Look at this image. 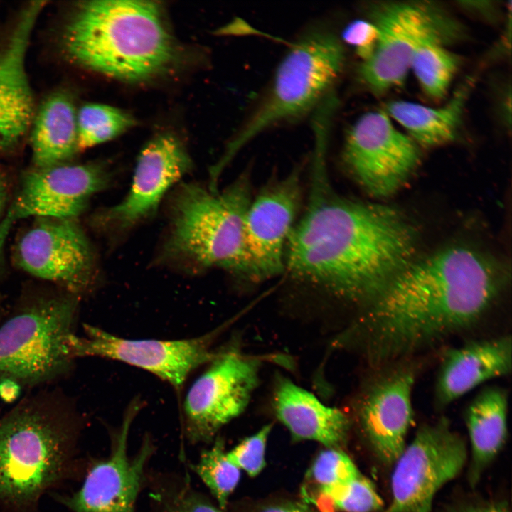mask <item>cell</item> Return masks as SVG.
Instances as JSON below:
<instances>
[{"mask_svg": "<svg viewBox=\"0 0 512 512\" xmlns=\"http://www.w3.org/2000/svg\"><path fill=\"white\" fill-rule=\"evenodd\" d=\"M305 213L294 226L285 270L296 279L364 307L410 262L415 233L387 206L346 198L313 168Z\"/></svg>", "mask_w": 512, "mask_h": 512, "instance_id": "cell-1", "label": "cell"}, {"mask_svg": "<svg viewBox=\"0 0 512 512\" xmlns=\"http://www.w3.org/2000/svg\"><path fill=\"white\" fill-rule=\"evenodd\" d=\"M500 274L466 247L410 262L358 314L348 338L361 341L373 364H385L466 329L489 309Z\"/></svg>", "mask_w": 512, "mask_h": 512, "instance_id": "cell-2", "label": "cell"}, {"mask_svg": "<svg viewBox=\"0 0 512 512\" xmlns=\"http://www.w3.org/2000/svg\"><path fill=\"white\" fill-rule=\"evenodd\" d=\"M65 55L85 68L125 82H141L169 68L176 47L154 1L79 3L62 33Z\"/></svg>", "mask_w": 512, "mask_h": 512, "instance_id": "cell-3", "label": "cell"}, {"mask_svg": "<svg viewBox=\"0 0 512 512\" xmlns=\"http://www.w3.org/2000/svg\"><path fill=\"white\" fill-rule=\"evenodd\" d=\"M73 404L42 390L0 415V501H33L58 479L76 430Z\"/></svg>", "mask_w": 512, "mask_h": 512, "instance_id": "cell-4", "label": "cell"}, {"mask_svg": "<svg viewBox=\"0 0 512 512\" xmlns=\"http://www.w3.org/2000/svg\"><path fill=\"white\" fill-rule=\"evenodd\" d=\"M79 302L59 288L21 294L0 322V385L33 388L68 375Z\"/></svg>", "mask_w": 512, "mask_h": 512, "instance_id": "cell-5", "label": "cell"}, {"mask_svg": "<svg viewBox=\"0 0 512 512\" xmlns=\"http://www.w3.org/2000/svg\"><path fill=\"white\" fill-rule=\"evenodd\" d=\"M251 200L245 175L221 192L195 183L183 185L171 202L164 257L241 274L244 224Z\"/></svg>", "mask_w": 512, "mask_h": 512, "instance_id": "cell-6", "label": "cell"}, {"mask_svg": "<svg viewBox=\"0 0 512 512\" xmlns=\"http://www.w3.org/2000/svg\"><path fill=\"white\" fill-rule=\"evenodd\" d=\"M343 63V46L329 32L315 31L298 41L280 62L267 95L228 144L213 171L220 174L243 146L265 129L321 102L331 94Z\"/></svg>", "mask_w": 512, "mask_h": 512, "instance_id": "cell-7", "label": "cell"}, {"mask_svg": "<svg viewBox=\"0 0 512 512\" xmlns=\"http://www.w3.org/2000/svg\"><path fill=\"white\" fill-rule=\"evenodd\" d=\"M369 13L379 37L373 55L361 65L359 75L376 93L403 82L412 55L422 43L432 38L450 42L461 34L458 23L429 2H380Z\"/></svg>", "mask_w": 512, "mask_h": 512, "instance_id": "cell-8", "label": "cell"}, {"mask_svg": "<svg viewBox=\"0 0 512 512\" xmlns=\"http://www.w3.org/2000/svg\"><path fill=\"white\" fill-rule=\"evenodd\" d=\"M466 445L444 419L422 426L394 463L385 512H431L437 493L464 469Z\"/></svg>", "mask_w": 512, "mask_h": 512, "instance_id": "cell-9", "label": "cell"}, {"mask_svg": "<svg viewBox=\"0 0 512 512\" xmlns=\"http://www.w3.org/2000/svg\"><path fill=\"white\" fill-rule=\"evenodd\" d=\"M260 362L233 347L215 352L188 390L185 428L193 442L211 439L247 406L259 382Z\"/></svg>", "mask_w": 512, "mask_h": 512, "instance_id": "cell-10", "label": "cell"}, {"mask_svg": "<svg viewBox=\"0 0 512 512\" xmlns=\"http://www.w3.org/2000/svg\"><path fill=\"white\" fill-rule=\"evenodd\" d=\"M109 178L107 171L97 163L34 167L26 172L0 220V271L5 242L16 222L30 217L76 218L91 196L107 186Z\"/></svg>", "mask_w": 512, "mask_h": 512, "instance_id": "cell-11", "label": "cell"}, {"mask_svg": "<svg viewBox=\"0 0 512 512\" xmlns=\"http://www.w3.org/2000/svg\"><path fill=\"white\" fill-rule=\"evenodd\" d=\"M76 218H38L18 240L17 265L80 298L95 284V257Z\"/></svg>", "mask_w": 512, "mask_h": 512, "instance_id": "cell-12", "label": "cell"}, {"mask_svg": "<svg viewBox=\"0 0 512 512\" xmlns=\"http://www.w3.org/2000/svg\"><path fill=\"white\" fill-rule=\"evenodd\" d=\"M217 332L181 340L128 339L85 324L83 336L70 337V348L74 359L96 356L121 361L149 371L179 390L195 369L215 356L210 346Z\"/></svg>", "mask_w": 512, "mask_h": 512, "instance_id": "cell-13", "label": "cell"}, {"mask_svg": "<svg viewBox=\"0 0 512 512\" xmlns=\"http://www.w3.org/2000/svg\"><path fill=\"white\" fill-rule=\"evenodd\" d=\"M343 159L368 193L384 197L407 179L420 162V151L385 112L374 111L361 116L349 129Z\"/></svg>", "mask_w": 512, "mask_h": 512, "instance_id": "cell-14", "label": "cell"}, {"mask_svg": "<svg viewBox=\"0 0 512 512\" xmlns=\"http://www.w3.org/2000/svg\"><path fill=\"white\" fill-rule=\"evenodd\" d=\"M301 196L300 171L295 169L252 198L244 224L242 275L262 280L285 270L287 242Z\"/></svg>", "mask_w": 512, "mask_h": 512, "instance_id": "cell-15", "label": "cell"}, {"mask_svg": "<svg viewBox=\"0 0 512 512\" xmlns=\"http://www.w3.org/2000/svg\"><path fill=\"white\" fill-rule=\"evenodd\" d=\"M191 160L180 139L160 134L140 152L130 189L118 204L99 215L103 228L124 230L156 210L168 190L191 168Z\"/></svg>", "mask_w": 512, "mask_h": 512, "instance_id": "cell-16", "label": "cell"}, {"mask_svg": "<svg viewBox=\"0 0 512 512\" xmlns=\"http://www.w3.org/2000/svg\"><path fill=\"white\" fill-rule=\"evenodd\" d=\"M137 406L131 407L110 456L95 464L81 488L64 503L74 512H134L145 466L154 448L149 438L137 454H128V434Z\"/></svg>", "mask_w": 512, "mask_h": 512, "instance_id": "cell-17", "label": "cell"}, {"mask_svg": "<svg viewBox=\"0 0 512 512\" xmlns=\"http://www.w3.org/2000/svg\"><path fill=\"white\" fill-rule=\"evenodd\" d=\"M414 370L396 368L380 375L362 395L358 406L361 425L382 463L392 465L406 447L413 421Z\"/></svg>", "mask_w": 512, "mask_h": 512, "instance_id": "cell-18", "label": "cell"}, {"mask_svg": "<svg viewBox=\"0 0 512 512\" xmlns=\"http://www.w3.org/2000/svg\"><path fill=\"white\" fill-rule=\"evenodd\" d=\"M45 1L29 3L21 11L0 50V152L14 148L31 127L35 114L26 72V56Z\"/></svg>", "mask_w": 512, "mask_h": 512, "instance_id": "cell-19", "label": "cell"}, {"mask_svg": "<svg viewBox=\"0 0 512 512\" xmlns=\"http://www.w3.org/2000/svg\"><path fill=\"white\" fill-rule=\"evenodd\" d=\"M510 336L469 342L444 355L435 387L438 406L444 407L481 384L511 372Z\"/></svg>", "mask_w": 512, "mask_h": 512, "instance_id": "cell-20", "label": "cell"}, {"mask_svg": "<svg viewBox=\"0 0 512 512\" xmlns=\"http://www.w3.org/2000/svg\"><path fill=\"white\" fill-rule=\"evenodd\" d=\"M273 407L295 440L314 441L337 449L347 438L350 421L346 415L285 377L276 382Z\"/></svg>", "mask_w": 512, "mask_h": 512, "instance_id": "cell-21", "label": "cell"}, {"mask_svg": "<svg viewBox=\"0 0 512 512\" xmlns=\"http://www.w3.org/2000/svg\"><path fill=\"white\" fill-rule=\"evenodd\" d=\"M30 129L34 167L66 164L78 151L77 111L65 92H53L42 102Z\"/></svg>", "mask_w": 512, "mask_h": 512, "instance_id": "cell-22", "label": "cell"}, {"mask_svg": "<svg viewBox=\"0 0 512 512\" xmlns=\"http://www.w3.org/2000/svg\"><path fill=\"white\" fill-rule=\"evenodd\" d=\"M507 414V395L500 388L484 389L467 408L466 422L471 447L468 479L471 486L479 483L505 443Z\"/></svg>", "mask_w": 512, "mask_h": 512, "instance_id": "cell-23", "label": "cell"}, {"mask_svg": "<svg viewBox=\"0 0 512 512\" xmlns=\"http://www.w3.org/2000/svg\"><path fill=\"white\" fill-rule=\"evenodd\" d=\"M469 85V82L462 85L451 100L440 107L396 100L386 105L385 112L407 131L416 144L425 146L442 145L456 137Z\"/></svg>", "mask_w": 512, "mask_h": 512, "instance_id": "cell-24", "label": "cell"}, {"mask_svg": "<svg viewBox=\"0 0 512 512\" xmlns=\"http://www.w3.org/2000/svg\"><path fill=\"white\" fill-rule=\"evenodd\" d=\"M447 42L432 38L422 43L415 51L410 63L422 90L434 99L442 97L459 67V58L447 50Z\"/></svg>", "mask_w": 512, "mask_h": 512, "instance_id": "cell-25", "label": "cell"}, {"mask_svg": "<svg viewBox=\"0 0 512 512\" xmlns=\"http://www.w3.org/2000/svg\"><path fill=\"white\" fill-rule=\"evenodd\" d=\"M134 124V119L121 110L103 104H86L77 111L78 150L110 141Z\"/></svg>", "mask_w": 512, "mask_h": 512, "instance_id": "cell-26", "label": "cell"}, {"mask_svg": "<svg viewBox=\"0 0 512 512\" xmlns=\"http://www.w3.org/2000/svg\"><path fill=\"white\" fill-rule=\"evenodd\" d=\"M193 469L219 506L225 508L238 484L240 470L228 459L223 442L217 441L210 449L203 451Z\"/></svg>", "mask_w": 512, "mask_h": 512, "instance_id": "cell-27", "label": "cell"}, {"mask_svg": "<svg viewBox=\"0 0 512 512\" xmlns=\"http://www.w3.org/2000/svg\"><path fill=\"white\" fill-rule=\"evenodd\" d=\"M320 491L336 509L343 512H375L383 506L373 483L361 474L350 483L320 488Z\"/></svg>", "mask_w": 512, "mask_h": 512, "instance_id": "cell-28", "label": "cell"}, {"mask_svg": "<svg viewBox=\"0 0 512 512\" xmlns=\"http://www.w3.org/2000/svg\"><path fill=\"white\" fill-rule=\"evenodd\" d=\"M311 475L320 488L350 483L361 474L351 459L338 449H327L316 457Z\"/></svg>", "mask_w": 512, "mask_h": 512, "instance_id": "cell-29", "label": "cell"}, {"mask_svg": "<svg viewBox=\"0 0 512 512\" xmlns=\"http://www.w3.org/2000/svg\"><path fill=\"white\" fill-rule=\"evenodd\" d=\"M271 428V425L264 426L227 452L230 462L250 476L259 474L265 466V448Z\"/></svg>", "mask_w": 512, "mask_h": 512, "instance_id": "cell-30", "label": "cell"}, {"mask_svg": "<svg viewBox=\"0 0 512 512\" xmlns=\"http://www.w3.org/2000/svg\"><path fill=\"white\" fill-rule=\"evenodd\" d=\"M158 497L161 512H223L187 484L166 488Z\"/></svg>", "mask_w": 512, "mask_h": 512, "instance_id": "cell-31", "label": "cell"}, {"mask_svg": "<svg viewBox=\"0 0 512 512\" xmlns=\"http://www.w3.org/2000/svg\"><path fill=\"white\" fill-rule=\"evenodd\" d=\"M378 37V30L370 20H355L349 23L342 33L343 41L355 48L363 62L373 55Z\"/></svg>", "mask_w": 512, "mask_h": 512, "instance_id": "cell-32", "label": "cell"}, {"mask_svg": "<svg viewBox=\"0 0 512 512\" xmlns=\"http://www.w3.org/2000/svg\"><path fill=\"white\" fill-rule=\"evenodd\" d=\"M262 512H312L306 507L299 503H284L273 506H270L264 509Z\"/></svg>", "mask_w": 512, "mask_h": 512, "instance_id": "cell-33", "label": "cell"}, {"mask_svg": "<svg viewBox=\"0 0 512 512\" xmlns=\"http://www.w3.org/2000/svg\"><path fill=\"white\" fill-rule=\"evenodd\" d=\"M466 512H509L506 506L502 504L466 505L464 506Z\"/></svg>", "mask_w": 512, "mask_h": 512, "instance_id": "cell-34", "label": "cell"}, {"mask_svg": "<svg viewBox=\"0 0 512 512\" xmlns=\"http://www.w3.org/2000/svg\"><path fill=\"white\" fill-rule=\"evenodd\" d=\"M8 184L4 174L0 172V218L2 216L8 201Z\"/></svg>", "mask_w": 512, "mask_h": 512, "instance_id": "cell-35", "label": "cell"}, {"mask_svg": "<svg viewBox=\"0 0 512 512\" xmlns=\"http://www.w3.org/2000/svg\"><path fill=\"white\" fill-rule=\"evenodd\" d=\"M5 315L6 314L4 313V310L3 309L1 303L0 302V322L1 321Z\"/></svg>", "mask_w": 512, "mask_h": 512, "instance_id": "cell-36", "label": "cell"}, {"mask_svg": "<svg viewBox=\"0 0 512 512\" xmlns=\"http://www.w3.org/2000/svg\"><path fill=\"white\" fill-rule=\"evenodd\" d=\"M452 512H466L463 506H460L457 508H455Z\"/></svg>", "mask_w": 512, "mask_h": 512, "instance_id": "cell-37", "label": "cell"}]
</instances>
